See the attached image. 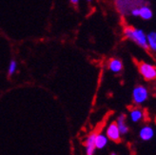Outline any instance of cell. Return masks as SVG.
<instances>
[{
  "label": "cell",
  "instance_id": "obj_6",
  "mask_svg": "<svg viewBox=\"0 0 156 155\" xmlns=\"http://www.w3.org/2000/svg\"><path fill=\"white\" fill-rule=\"evenodd\" d=\"M154 136V129L151 126H145L139 131V137L142 141H150Z\"/></svg>",
  "mask_w": 156,
  "mask_h": 155
},
{
  "label": "cell",
  "instance_id": "obj_5",
  "mask_svg": "<svg viewBox=\"0 0 156 155\" xmlns=\"http://www.w3.org/2000/svg\"><path fill=\"white\" fill-rule=\"evenodd\" d=\"M95 133H91L86 139L85 146H86V155H94L95 153Z\"/></svg>",
  "mask_w": 156,
  "mask_h": 155
},
{
  "label": "cell",
  "instance_id": "obj_13",
  "mask_svg": "<svg viewBox=\"0 0 156 155\" xmlns=\"http://www.w3.org/2000/svg\"><path fill=\"white\" fill-rule=\"evenodd\" d=\"M16 69H17V62L12 59V60L10 62L9 68H8V74H9L10 76L13 75L14 72H16Z\"/></svg>",
  "mask_w": 156,
  "mask_h": 155
},
{
  "label": "cell",
  "instance_id": "obj_1",
  "mask_svg": "<svg viewBox=\"0 0 156 155\" xmlns=\"http://www.w3.org/2000/svg\"><path fill=\"white\" fill-rule=\"evenodd\" d=\"M124 33L127 38L130 39L131 41L135 42L140 47L144 49H149V44H147V35L140 29H134L131 27H127L124 30Z\"/></svg>",
  "mask_w": 156,
  "mask_h": 155
},
{
  "label": "cell",
  "instance_id": "obj_16",
  "mask_svg": "<svg viewBox=\"0 0 156 155\" xmlns=\"http://www.w3.org/2000/svg\"><path fill=\"white\" fill-rule=\"evenodd\" d=\"M111 155H117V154H116V153H115V152H112V154H111Z\"/></svg>",
  "mask_w": 156,
  "mask_h": 155
},
{
  "label": "cell",
  "instance_id": "obj_8",
  "mask_svg": "<svg viewBox=\"0 0 156 155\" xmlns=\"http://www.w3.org/2000/svg\"><path fill=\"white\" fill-rule=\"evenodd\" d=\"M123 69V64L120 59L112 58L108 62V69L113 73H119Z\"/></svg>",
  "mask_w": 156,
  "mask_h": 155
},
{
  "label": "cell",
  "instance_id": "obj_10",
  "mask_svg": "<svg viewBox=\"0 0 156 155\" xmlns=\"http://www.w3.org/2000/svg\"><path fill=\"white\" fill-rule=\"evenodd\" d=\"M139 16L145 20H150L152 17V12L149 7L143 6L139 8Z\"/></svg>",
  "mask_w": 156,
  "mask_h": 155
},
{
  "label": "cell",
  "instance_id": "obj_11",
  "mask_svg": "<svg viewBox=\"0 0 156 155\" xmlns=\"http://www.w3.org/2000/svg\"><path fill=\"white\" fill-rule=\"evenodd\" d=\"M129 118L133 123H138L143 118V111L139 108H134L129 113Z\"/></svg>",
  "mask_w": 156,
  "mask_h": 155
},
{
  "label": "cell",
  "instance_id": "obj_15",
  "mask_svg": "<svg viewBox=\"0 0 156 155\" xmlns=\"http://www.w3.org/2000/svg\"><path fill=\"white\" fill-rule=\"evenodd\" d=\"M79 1H80V0H69V2H71V4L73 5V6H77L78 3H79Z\"/></svg>",
  "mask_w": 156,
  "mask_h": 155
},
{
  "label": "cell",
  "instance_id": "obj_7",
  "mask_svg": "<svg viewBox=\"0 0 156 155\" xmlns=\"http://www.w3.org/2000/svg\"><path fill=\"white\" fill-rule=\"evenodd\" d=\"M116 125L119 129L121 135H126L129 132V127L126 124V116H125V114L119 115V117L117 118L116 121Z\"/></svg>",
  "mask_w": 156,
  "mask_h": 155
},
{
  "label": "cell",
  "instance_id": "obj_3",
  "mask_svg": "<svg viewBox=\"0 0 156 155\" xmlns=\"http://www.w3.org/2000/svg\"><path fill=\"white\" fill-rule=\"evenodd\" d=\"M139 72L147 80L156 79V68L151 64L142 62V63L139 65Z\"/></svg>",
  "mask_w": 156,
  "mask_h": 155
},
{
  "label": "cell",
  "instance_id": "obj_2",
  "mask_svg": "<svg viewBox=\"0 0 156 155\" xmlns=\"http://www.w3.org/2000/svg\"><path fill=\"white\" fill-rule=\"evenodd\" d=\"M149 98V91L144 86H137L132 91V99L136 105H142Z\"/></svg>",
  "mask_w": 156,
  "mask_h": 155
},
{
  "label": "cell",
  "instance_id": "obj_9",
  "mask_svg": "<svg viewBox=\"0 0 156 155\" xmlns=\"http://www.w3.org/2000/svg\"><path fill=\"white\" fill-rule=\"evenodd\" d=\"M108 138L107 137V135H105L103 133L96 134V136H95V148L97 150H103L108 145Z\"/></svg>",
  "mask_w": 156,
  "mask_h": 155
},
{
  "label": "cell",
  "instance_id": "obj_4",
  "mask_svg": "<svg viewBox=\"0 0 156 155\" xmlns=\"http://www.w3.org/2000/svg\"><path fill=\"white\" fill-rule=\"evenodd\" d=\"M106 135L110 140L114 141V142H119L121 140V133L115 122L108 125L106 130Z\"/></svg>",
  "mask_w": 156,
  "mask_h": 155
},
{
  "label": "cell",
  "instance_id": "obj_17",
  "mask_svg": "<svg viewBox=\"0 0 156 155\" xmlns=\"http://www.w3.org/2000/svg\"><path fill=\"white\" fill-rule=\"evenodd\" d=\"M87 1H88V2H91V1H92V0H87Z\"/></svg>",
  "mask_w": 156,
  "mask_h": 155
},
{
  "label": "cell",
  "instance_id": "obj_12",
  "mask_svg": "<svg viewBox=\"0 0 156 155\" xmlns=\"http://www.w3.org/2000/svg\"><path fill=\"white\" fill-rule=\"evenodd\" d=\"M147 44H149V48H151L152 51H156V33L152 32L147 35Z\"/></svg>",
  "mask_w": 156,
  "mask_h": 155
},
{
  "label": "cell",
  "instance_id": "obj_14",
  "mask_svg": "<svg viewBox=\"0 0 156 155\" xmlns=\"http://www.w3.org/2000/svg\"><path fill=\"white\" fill-rule=\"evenodd\" d=\"M131 14H132V16H135V17L139 16V9L138 8H135V9L131 10Z\"/></svg>",
  "mask_w": 156,
  "mask_h": 155
}]
</instances>
